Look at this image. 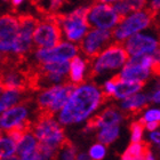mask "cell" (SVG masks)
Returning a JSON list of instances; mask_svg holds the SVG:
<instances>
[{"label":"cell","instance_id":"cell-1","mask_svg":"<svg viewBox=\"0 0 160 160\" xmlns=\"http://www.w3.org/2000/svg\"><path fill=\"white\" fill-rule=\"evenodd\" d=\"M105 102L108 98L97 85L81 83L74 88L65 105L60 110L58 122L64 126L81 122Z\"/></svg>","mask_w":160,"mask_h":160},{"label":"cell","instance_id":"cell-2","mask_svg":"<svg viewBox=\"0 0 160 160\" xmlns=\"http://www.w3.org/2000/svg\"><path fill=\"white\" fill-rule=\"evenodd\" d=\"M30 130L39 143L55 150L67 138L63 126L55 120L53 113L45 111H37V117L31 122Z\"/></svg>","mask_w":160,"mask_h":160},{"label":"cell","instance_id":"cell-3","mask_svg":"<svg viewBox=\"0 0 160 160\" xmlns=\"http://www.w3.org/2000/svg\"><path fill=\"white\" fill-rule=\"evenodd\" d=\"M157 24V15H154L149 8L137 10L123 18L117 27L111 31L113 42L122 43L128 37L140 31Z\"/></svg>","mask_w":160,"mask_h":160},{"label":"cell","instance_id":"cell-4","mask_svg":"<svg viewBox=\"0 0 160 160\" xmlns=\"http://www.w3.org/2000/svg\"><path fill=\"white\" fill-rule=\"evenodd\" d=\"M128 58L129 55L123 48L122 43L111 42L105 49L101 52L95 60L89 63L92 64V68L88 74V79H94L108 70H116L122 68Z\"/></svg>","mask_w":160,"mask_h":160},{"label":"cell","instance_id":"cell-5","mask_svg":"<svg viewBox=\"0 0 160 160\" xmlns=\"http://www.w3.org/2000/svg\"><path fill=\"white\" fill-rule=\"evenodd\" d=\"M88 10L89 6H81L69 14H56L62 33L70 42H79L89 30L90 25L87 21Z\"/></svg>","mask_w":160,"mask_h":160},{"label":"cell","instance_id":"cell-6","mask_svg":"<svg viewBox=\"0 0 160 160\" xmlns=\"http://www.w3.org/2000/svg\"><path fill=\"white\" fill-rule=\"evenodd\" d=\"M62 30L56 14L42 16L32 34V42L36 48H52L62 41Z\"/></svg>","mask_w":160,"mask_h":160},{"label":"cell","instance_id":"cell-7","mask_svg":"<svg viewBox=\"0 0 160 160\" xmlns=\"http://www.w3.org/2000/svg\"><path fill=\"white\" fill-rule=\"evenodd\" d=\"M111 41H112L111 30L92 29L88 30L85 37L79 41L78 48L86 56V60L92 62L100 55L102 50L109 46Z\"/></svg>","mask_w":160,"mask_h":160},{"label":"cell","instance_id":"cell-8","mask_svg":"<svg viewBox=\"0 0 160 160\" xmlns=\"http://www.w3.org/2000/svg\"><path fill=\"white\" fill-rule=\"evenodd\" d=\"M87 21L90 27L102 30H111L122 21L111 5L109 3L93 2L89 6Z\"/></svg>","mask_w":160,"mask_h":160},{"label":"cell","instance_id":"cell-9","mask_svg":"<svg viewBox=\"0 0 160 160\" xmlns=\"http://www.w3.org/2000/svg\"><path fill=\"white\" fill-rule=\"evenodd\" d=\"M79 48L70 41H61L58 45L52 48H34L32 54L34 56V63H49V62H62L70 61L78 55Z\"/></svg>","mask_w":160,"mask_h":160},{"label":"cell","instance_id":"cell-10","mask_svg":"<svg viewBox=\"0 0 160 160\" xmlns=\"http://www.w3.org/2000/svg\"><path fill=\"white\" fill-rule=\"evenodd\" d=\"M122 46L129 56L153 55L159 52V41L157 38L140 32L127 38L122 42Z\"/></svg>","mask_w":160,"mask_h":160},{"label":"cell","instance_id":"cell-11","mask_svg":"<svg viewBox=\"0 0 160 160\" xmlns=\"http://www.w3.org/2000/svg\"><path fill=\"white\" fill-rule=\"evenodd\" d=\"M125 119L123 111L117 105H109L102 110L98 114L88 119L86 126L83 128V133H90L98 128L109 126H119V123Z\"/></svg>","mask_w":160,"mask_h":160},{"label":"cell","instance_id":"cell-12","mask_svg":"<svg viewBox=\"0 0 160 160\" xmlns=\"http://www.w3.org/2000/svg\"><path fill=\"white\" fill-rule=\"evenodd\" d=\"M32 101H33V98L3 110L1 116H0V128H1V130L3 132V130L12 129L14 127L18 126L21 122H23L25 119H28L29 107L32 103Z\"/></svg>","mask_w":160,"mask_h":160},{"label":"cell","instance_id":"cell-13","mask_svg":"<svg viewBox=\"0 0 160 160\" xmlns=\"http://www.w3.org/2000/svg\"><path fill=\"white\" fill-rule=\"evenodd\" d=\"M150 101L149 96L145 94H134L132 96H128L127 98H123V101L120 104V109L123 111L125 118H135L149 108Z\"/></svg>","mask_w":160,"mask_h":160},{"label":"cell","instance_id":"cell-14","mask_svg":"<svg viewBox=\"0 0 160 160\" xmlns=\"http://www.w3.org/2000/svg\"><path fill=\"white\" fill-rule=\"evenodd\" d=\"M18 34V21L13 14L0 16V43H14Z\"/></svg>","mask_w":160,"mask_h":160},{"label":"cell","instance_id":"cell-15","mask_svg":"<svg viewBox=\"0 0 160 160\" xmlns=\"http://www.w3.org/2000/svg\"><path fill=\"white\" fill-rule=\"evenodd\" d=\"M119 74L120 79L127 81H145L152 76L151 71L140 64H134L126 62Z\"/></svg>","mask_w":160,"mask_h":160},{"label":"cell","instance_id":"cell-16","mask_svg":"<svg viewBox=\"0 0 160 160\" xmlns=\"http://www.w3.org/2000/svg\"><path fill=\"white\" fill-rule=\"evenodd\" d=\"M90 62L87 60H82L80 56L76 55L74 57L71 58V62L69 64V82L73 83L76 86H79L83 83L85 80V72H86L87 65Z\"/></svg>","mask_w":160,"mask_h":160},{"label":"cell","instance_id":"cell-17","mask_svg":"<svg viewBox=\"0 0 160 160\" xmlns=\"http://www.w3.org/2000/svg\"><path fill=\"white\" fill-rule=\"evenodd\" d=\"M145 81H127V80L120 79L114 87L112 97L113 100H123L128 96H132L134 94L138 93L144 86Z\"/></svg>","mask_w":160,"mask_h":160},{"label":"cell","instance_id":"cell-18","mask_svg":"<svg viewBox=\"0 0 160 160\" xmlns=\"http://www.w3.org/2000/svg\"><path fill=\"white\" fill-rule=\"evenodd\" d=\"M38 140L34 137V135L31 133V130L24 133V135L21 137V140L16 143V151L18 156H25L28 153H31L38 147Z\"/></svg>","mask_w":160,"mask_h":160},{"label":"cell","instance_id":"cell-19","mask_svg":"<svg viewBox=\"0 0 160 160\" xmlns=\"http://www.w3.org/2000/svg\"><path fill=\"white\" fill-rule=\"evenodd\" d=\"M78 149L69 138H64V141L57 148L55 160H77Z\"/></svg>","mask_w":160,"mask_h":160},{"label":"cell","instance_id":"cell-20","mask_svg":"<svg viewBox=\"0 0 160 160\" xmlns=\"http://www.w3.org/2000/svg\"><path fill=\"white\" fill-rule=\"evenodd\" d=\"M118 137H119V126L103 127V128H101V130L96 135L98 143L103 144L105 147L113 143Z\"/></svg>","mask_w":160,"mask_h":160},{"label":"cell","instance_id":"cell-21","mask_svg":"<svg viewBox=\"0 0 160 160\" xmlns=\"http://www.w3.org/2000/svg\"><path fill=\"white\" fill-rule=\"evenodd\" d=\"M16 151V143L6 135H0V158L12 156Z\"/></svg>","mask_w":160,"mask_h":160},{"label":"cell","instance_id":"cell-22","mask_svg":"<svg viewBox=\"0 0 160 160\" xmlns=\"http://www.w3.org/2000/svg\"><path fill=\"white\" fill-rule=\"evenodd\" d=\"M144 126H145V123H144V121L141 118L130 122L129 129H130V135H132V138H130L132 143H137V142L142 141L143 132L145 129Z\"/></svg>","mask_w":160,"mask_h":160},{"label":"cell","instance_id":"cell-23","mask_svg":"<svg viewBox=\"0 0 160 160\" xmlns=\"http://www.w3.org/2000/svg\"><path fill=\"white\" fill-rule=\"evenodd\" d=\"M107 154V147L101 143L94 144L89 149V158L92 160H103Z\"/></svg>","mask_w":160,"mask_h":160},{"label":"cell","instance_id":"cell-24","mask_svg":"<svg viewBox=\"0 0 160 160\" xmlns=\"http://www.w3.org/2000/svg\"><path fill=\"white\" fill-rule=\"evenodd\" d=\"M143 120L144 123L151 122V121H159L160 119V111L159 109H150L145 112L143 117L141 118Z\"/></svg>","mask_w":160,"mask_h":160},{"label":"cell","instance_id":"cell-25","mask_svg":"<svg viewBox=\"0 0 160 160\" xmlns=\"http://www.w3.org/2000/svg\"><path fill=\"white\" fill-rule=\"evenodd\" d=\"M159 94H160V92H159V86H158L157 88L153 90V93L149 96V101H150V103H154V104L159 103Z\"/></svg>","mask_w":160,"mask_h":160},{"label":"cell","instance_id":"cell-26","mask_svg":"<svg viewBox=\"0 0 160 160\" xmlns=\"http://www.w3.org/2000/svg\"><path fill=\"white\" fill-rule=\"evenodd\" d=\"M158 127H159V121H151V122L145 123L144 128L149 130V132H154V130L158 129Z\"/></svg>","mask_w":160,"mask_h":160},{"label":"cell","instance_id":"cell-27","mask_svg":"<svg viewBox=\"0 0 160 160\" xmlns=\"http://www.w3.org/2000/svg\"><path fill=\"white\" fill-rule=\"evenodd\" d=\"M150 140H151V142H153L154 144L159 145V132H157V130H154V132H151Z\"/></svg>","mask_w":160,"mask_h":160},{"label":"cell","instance_id":"cell-28","mask_svg":"<svg viewBox=\"0 0 160 160\" xmlns=\"http://www.w3.org/2000/svg\"><path fill=\"white\" fill-rule=\"evenodd\" d=\"M0 160H21L18 156H15V154H12V156H7V157H1Z\"/></svg>","mask_w":160,"mask_h":160},{"label":"cell","instance_id":"cell-29","mask_svg":"<svg viewBox=\"0 0 160 160\" xmlns=\"http://www.w3.org/2000/svg\"><path fill=\"white\" fill-rule=\"evenodd\" d=\"M77 160H92L89 158V156L86 153H80L77 156Z\"/></svg>","mask_w":160,"mask_h":160},{"label":"cell","instance_id":"cell-30","mask_svg":"<svg viewBox=\"0 0 160 160\" xmlns=\"http://www.w3.org/2000/svg\"><path fill=\"white\" fill-rule=\"evenodd\" d=\"M119 1V0H94V2H100V3H114Z\"/></svg>","mask_w":160,"mask_h":160},{"label":"cell","instance_id":"cell-31","mask_svg":"<svg viewBox=\"0 0 160 160\" xmlns=\"http://www.w3.org/2000/svg\"><path fill=\"white\" fill-rule=\"evenodd\" d=\"M24 0H12V3H13L14 7H17L18 5H21V3L23 2Z\"/></svg>","mask_w":160,"mask_h":160},{"label":"cell","instance_id":"cell-32","mask_svg":"<svg viewBox=\"0 0 160 160\" xmlns=\"http://www.w3.org/2000/svg\"><path fill=\"white\" fill-rule=\"evenodd\" d=\"M3 110H5V109H3V107L1 105V104H0V112H2Z\"/></svg>","mask_w":160,"mask_h":160},{"label":"cell","instance_id":"cell-33","mask_svg":"<svg viewBox=\"0 0 160 160\" xmlns=\"http://www.w3.org/2000/svg\"><path fill=\"white\" fill-rule=\"evenodd\" d=\"M1 134H2V130H1V128H0V135H1Z\"/></svg>","mask_w":160,"mask_h":160},{"label":"cell","instance_id":"cell-34","mask_svg":"<svg viewBox=\"0 0 160 160\" xmlns=\"http://www.w3.org/2000/svg\"><path fill=\"white\" fill-rule=\"evenodd\" d=\"M5 1H7V0H5Z\"/></svg>","mask_w":160,"mask_h":160}]
</instances>
